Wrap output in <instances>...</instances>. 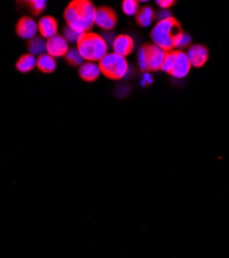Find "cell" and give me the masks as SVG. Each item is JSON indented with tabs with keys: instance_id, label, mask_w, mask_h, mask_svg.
<instances>
[{
	"instance_id": "ba28073f",
	"label": "cell",
	"mask_w": 229,
	"mask_h": 258,
	"mask_svg": "<svg viewBox=\"0 0 229 258\" xmlns=\"http://www.w3.org/2000/svg\"><path fill=\"white\" fill-rule=\"evenodd\" d=\"M68 50V41L63 35L57 34L49 38L47 41V52L53 58L65 56Z\"/></svg>"
},
{
	"instance_id": "8fae6325",
	"label": "cell",
	"mask_w": 229,
	"mask_h": 258,
	"mask_svg": "<svg viewBox=\"0 0 229 258\" xmlns=\"http://www.w3.org/2000/svg\"><path fill=\"white\" fill-rule=\"evenodd\" d=\"M191 63V67L201 68L209 58V51L201 45H194L190 47L188 53H186Z\"/></svg>"
},
{
	"instance_id": "4316f807",
	"label": "cell",
	"mask_w": 229,
	"mask_h": 258,
	"mask_svg": "<svg viewBox=\"0 0 229 258\" xmlns=\"http://www.w3.org/2000/svg\"><path fill=\"white\" fill-rule=\"evenodd\" d=\"M143 82L147 84L148 83V85L149 84H151L152 82H153V80H152V76L151 75H149V74H144V76H143Z\"/></svg>"
},
{
	"instance_id": "277c9868",
	"label": "cell",
	"mask_w": 229,
	"mask_h": 258,
	"mask_svg": "<svg viewBox=\"0 0 229 258\" xmlns=\"http://www.w3.org/2000/svg\"><path fill=\"white\" fill-rule=\"evenodd\" d=\"M100 72L112 80H121L128 73L126 58L116 53H108L99 61Z\"/></svg>"
},
{
	"instance_id": "ffe728a7",
	"label": "cell",
	"mask_w": 229,
	"mask_h": 258,
	"mask_svg": "<svg viewBox=\"0 0 229 258\" xmlns=\"http://www.w3.org/2000/svg\"><path fill=\"white\" fill-rule=\"evenodd\" d=\"M122 9L127 16H134L138 12V4L135 0H125L123 2Z\"/></svg>"
},
{
	"instance_id": "d6986e66",
	"label": "cell",
	"mask_w": 229,
	"mask_h": 258,
	"mask_svg": "<svg viewBox=\"0 0 229 258\" xmlns=\"http://www.w3.org/2000/svg\"><path fill=\"white\" fill-rule=\"evenodd\" d=\"M27 5L34 16H38L43 13L47 7V3L44 0H32V2H28Z\"/></svg>"
},
{
	"instance_id": "9a60e30c",
	"label": "cell",
	"mask_w": 229,
	"mask_h": 258,
	"mask_svg": "<svg viewBox=\"0 0 229 258\" xmlns=\"http://www.w3.org/2000/svg\"><path fill=\"white\" fill-rule=\"evenodd\" d=\"M28 50L29 54L38 57L44 55L45 52H47V41L44 39V37L35 36L32 39L28 41Z\"/></svg>"
},
{
	"instance_id": "44dd1931",
	"label": "cell",
	"mask_w": 229,
	"mask_h": 258,
	"mask_svg": "<svg viewBox=\"0 0 229 258\" xmlns=\"http://www.w3.org/2000/svg\"><path fill=\"white\" fill-rule=\"evenodd\" d=\"M190 42H191L190 35L182 31L176 36L174 47L175 48H184V47H187L188 45H190Z\"/></svg>"
},
{
	"instance_id": "9c48e42d",
	"label": "cell",
	"mask_w": 229,
	"mask_h": 258,
	"mask_svg": "<svg viewBox=\"0 0 229 258\" xmlns=\"http://www.w3.org/2000/svg\"><path fill=\"white\" fill-rule=\"evenodd\" d=\"M38 30V26L35 21L30 17L21 18L16 26L17 34L24 39H32L36 36V32Z\"/></svg>"
},
{
	"instance_id": "7c38bea8",
	"label": "cell",
	"mask_w": 229,
	"mask_h": 258,
	"mask_svg": "<svg viewBox=\"0 0 229 258\" xmlns=\"http://www.w3.org/2000/svg\"><path fill=\"white\" fill-rule=\"evenodd\" d=\"M38 31L40 32L41 36L45 38H51L55 35H57L58 31V23L55 20V18L51 16H45L40 18L39 22L37 23Z\"/></svg>"
},
{
	"instance_id": "5b68a950",
	"label": "cell",
	"mask_w": 229,
	"mask_h": 258,
	"mask_svg": "<svg viewBox=\"0 0 229 258\" xmlns=\"http://www.w3.org/2000/svg\"><path fill=\"white\" fill-rule=\"evenodd\" d=\"M145 51V57H147L148 70L150 71H159L162 68V64L166 57L168 52H165L155 44L143 46Z\"/></svg>"
},
{
	"instance_id": "7402d4cb",
	"label": "cell",
	"mask_w": 229,
	"mask_h": 258,
	"mask_svg": "<svg viewBox=\"0 0 229 258\" xmlns=\"http://www.w3.org/2000/svg\"><path fill=\"white\" fill-rule=\"evenodd\" d=\"M174 59H175V51H171L168 54H166V57L164 59V62L162 64L161 70L165 73H168L171 75L172 70H173V64H174Z\"/></svg>"
},
{
	"instance_id": "6da1fadb",
	"label": "cell",
	"mask_w": 229,
	"mask_h": 258,
	"mask_svg": "<svg viewBox=\"0 0 229 258\" xmlns=\"http://www.w3.org/2000/svg\"><path fill=\"white\" fill-rule=\"evenodd\" d=\"M96 11L93 4L87 0L71 2L64 12L67 26L79 33L88 32L95 24Z\"/></svg>"
},
{
	"instance_id": "e0dca14e",
	"label": "cell",
	"mask_w": 229,
	"mask_h": 258,
	"mask_svg": "<svg viewBox=\"0 0 229 258\" xmlns=\"http://www.w3.org/2000/svg\"><path fill=\"white\" fill-rule=\"evenodd\" d=\"M36 67L40 72L45 74H51L56 70L57 64L52 56H50L49 54H44L37 58Z\"/></svg>"
},
{
	"instance_id": "7a4b0ae2",
	"label": "cell",
	"mask_w": 229,
	"mask_h": 258,
	"mask_svg": "<svg viewBox=\"0 0 229 258\" xmlns=\"http://www.w3.org/2000/svg\"><path fill=\"white\" fill-rule=\"evenodd\" d=\"M78 50L84 60L100 61L108 54V44L102 36L93 33H82L78 40Z\"/></svg>"
},
{
	"instance_id": "5bb4252c",
	"label": "cell",
	"mask_w": 229,
	"mask_h": 258,
	"mask_svg": "<svg viewBox=\"0 0 229 258\" xmlns=\"http://www.w3.org/2000/svg\"><path fill=\"white\" fill-rule=\"evenodd\" d=\"M36 63L37 59L35 58V56L31 54H25L19 58L16 63V68L20 73L26 74L31 72L36 67Z\"/></svg>"
},
{
	"instance_id": "30bf717a",
	"label": "cell",
	"mask_w": 229,
	"mask_h": 258,
	"mask_svg": "<svg viewBox=\"0 0 229 258\" xmlns=\"http://www.w3.org/2000/svg\"><path fill=\"white\" fill-rule=\"evenodd\" d=\"M113 49L114 53L121 55L123 57L129 55L134 49V42L131 36L127 34L118 35L113 40Z\"/></svg>"
},
{
	"instance_id": "cb8c5ba5",
	"label": "cell",
	"mask_w": 229,
	"mask_h": 258,
	"mask_svg": "<svg viewBox=\"0 0 229 258\" xmlns=\"http://www.w3.org/2000/svg\"><path fill=\"white\" fill-rule=\"evenodd\" d=\"M137 58H138V67H139V69H140L142 72L148 71L147 57H145V51H144V48H143V47H141V48L139 49Z\"/></svg>"
},
{
	"instance_id": "3957f363",
	"label": "cell",
	"mask_w": 229,
	"mask_h": 258,
	"mask_svg": "<svg viewBox=\"0 0 229 258\" xmlns=\"http://www.w3.org/2000/svg\"><path fill=\"white\" fill-rule=\"evenodd\" d=\"M180 32H182L180 23L176 19L170 18L159 21L151 31V37L156 46L165 52H171L175 48V38Z\"/></svg>"
},
{
	"instance_id": "484cf974",
	"label": "cell",
	"mask_w": 229,
	"mask_h": 258,
	"mask_svg": "<svg viewBox=\"0 0 229 258\" xmlns=\"http://www.w3.org/2000/svg\"><path fill=\"white\" fill-rule=\"evenodd\" d=\"M170 18H172V15H171V13H170L168 10H162V11L159 12V14H158V19H159V21L166 20V19H170Z\"/></svg>"
},
{
	"instance_id": "d4e9b609",
	"label": "cell",
	"mask_w": 229,
	"mask_h": 258,
	"mask_svg": "<svg viewBox=\"0 0 229 258\" xmlns=\"http://www.w3.org/2000/svg\"><path fill=\"white\" fill-rule=\"evenodd\" d=\"M156 4H158V6L161 9L166 10V9L171 8L175 4V2H173V0H158V2H156Z\"/></svg>"
},
{
	"instance_id": "2e32d148",
	"label": "cell",
	"mask_w": 229,
	"mask_h": 258,
	"mask_svg": "<svg viewBox=\"0 0 229 258\" xmlns=\"http://www.w3.org/2000/svg\"><path fill=\"white\" fill-rule=\"evenodd\" d=\"M155 18L153 9L150 7L141 8L136 14V23L141 27H148L152 24Z\"/></svg>"
},
{
	"instance_id": "8992f818",
	"label": "cell",
	"mask_w": 229,
	"mask_h": 258,
	"mask_svg": "<svg viewBox=\"0 0 229 258\" xmlns=\"http://www.w3.org/2000/svg\"><path fill=\"white\" fill-rule=\"evenodd\" d=\"M191 70V63L186 53L175 51V59L171 75L177 79L185 78Z\"/></svg>"
},
{
	"instance_id": "603a6c76",
	"label": "cell",
	"mask_w": 229,
	"mask_h": 258,
	"mask_svg": "<svg viewBox=\"0 0 229 258\" xmlns=\"http://www.w3.org/2000/svg\"><path fill=\"white\" fill-rule=\"evenodd\" d=\"M81 34L82 33H79L78 31L73 30L72 28H70L68 26L63 28V36H64V38L68 42H72V44H73V42H77V44H78V40H79Z\"/></svg>"
},
{
	"instance_id": "52a82bcc",
	"label": "cell",
	"mask_w": 229,
	"mask_h": 258,
	"mask_svg": "<svg viewBox=\"0 0 229 258\" xmlns=\"http://www.w3.org/2000/svg\"><path fill=\"white\" fill-rule=\"evenodd\" d=\"M95 24L101 29L111 30L117 24V15L111 8H99L96 11Z\"/></svg>"
},
{
	"instance_id": "ac0fdd59",
	"label": "cell",
	"mask_w": 229,
	"mask_h": 258,
	"mask_svg": "<svg viewBox=\"0 0 229 258\" xmlns=\"http://www.w3.org/2000/svg\"><path fill=\"white\" fill-rule=\"evenodd\" d=\"M65 58H66V61L72 67L82 66L83 61H84V59H83V57L81 56L78 48H70L67 51V53L65 55Z\"/></svg>"
},
{
	"instance_id": "4fadbf2b",
	"label": "cell",
	"mask_w": 229,
	"mask_h": 258,
	"mask_svg": "<svg viewBox=\"0 0 229 258\" xmlns=\"http://www.w3.org/2000/svg\"><path fill=\"white\" fill-rule=\"evenodd\" d=\"M100 74L101 72L99 66H97L94 62H85L80 68V77L82 78V80L86 82L96 81L99 78Z\"/></svg>"
}]
</instances>
